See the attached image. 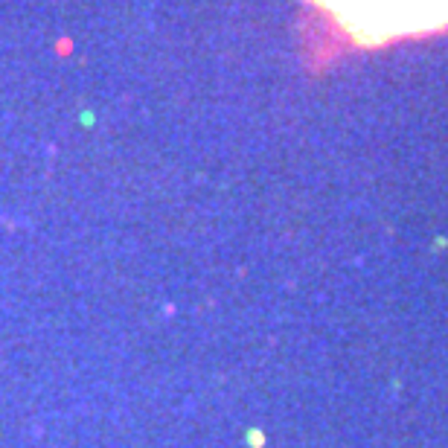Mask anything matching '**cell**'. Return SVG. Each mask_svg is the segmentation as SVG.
I'll return each mask as SVG.
<instances>
[{"mask_svg": "<svg viewBox=\"0 0 448 448\" xmlns=\"http://www.w3.org/2000/svg\"><path fill=\"white\" fill-rule=\"evenodd\" d=\"M361 41H384L448 26V0H332Z\"/></svg>", "mask_w": 448, "mask_h": 448, "instance_id": "6da1fadb", "label": "cell"}]
</instances>
